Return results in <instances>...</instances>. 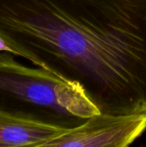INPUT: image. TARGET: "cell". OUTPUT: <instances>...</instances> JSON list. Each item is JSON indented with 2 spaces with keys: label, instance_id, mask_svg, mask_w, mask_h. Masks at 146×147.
<instances>
[{
  "label": "cell",
  "instance_id": "obj_1",
  "mask_svg": "<svg viewBox=\"0 0 146 147\" xmlns=\"http://www.w3.org/2000/svg\"><path fill=\"white\" fill-rule=\"evenodd\" d=\"M0 35L101 113L146 111V0H0Z\"/></svg>",
  "mask_w": 146,
  "mask_h": 147
},
{
  "label": "cell",
  "instance_id": "obj_2",
  "mask_svg": "<svg viewBox=\"0 0 146 147\" xmlns=\"http://www.w3.org/2000/svg\"><path fill=\"white\" fill-rule=\"evenodd\" d=\"M0 108L65 128L101 113L79 84L9 53H0Z\"/></svg>",
  "mask_w": 146,
  "mask_h": 147
},
{
  "label": "cell",
  "instance_id": "obj_3",
  "mask_svg": "<svg viewBox=\"0 0 146 147\" xmlns=\"http://www.w3.org/2000/svg\"><path fill=\"white\" fill-rule=\"evenodd\" d=\"M146 129V111L132 114H96L67 129L46 147H126Z\"/></svg>",
  "mask_w": 146,
  "mask_h": 147
},
{
  "label": "cell",
  "instance_id": "obj_4",
  "mask_svg": "<svg viewBox=\"0 0 146 147\" xmlns=\"http://www.w3.org/2000/svg\"><path fill=\"white\" fill-rule=\"evenodd\" d=\"M67 129L0 108V147H46Z\"/></svg>",
  "mask_w": 146,
  "mask_h": 147
},
{
  "label": "cell",
  "instance_id": "obj_5",
  "mask_svg": "<svg viewBox=\"0 0 146 147\" xmlns=\"http://www.w3.org/2000/svg\"><path fill=\"white\" fill-rule=\"evenodd\" d=\"M0 53H9L14 54L15 56L21 57L24 59V54L21 49H19L15 45L4 39L0 35Z\"/></svg>",
  "mask_w": 146,
  "mask_h": 147
}]
</instances>
